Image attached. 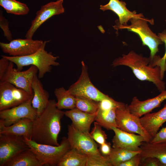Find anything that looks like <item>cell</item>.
Segmentation results:
<instances>
[{"label":"cell","instance_id":"obj_38","mask_svg":"<svg viewBox=\"0 0 166 166\" xmlns=\"http://www.w3.org/2000/svg\"><path fill=\"white\" fill-rule=\"evenodd\" d=\"M1 57L0 59V80L2 79L6 73L10 61L7 59Z\"/></svg>","mask_w":166,"mask_h":166},{"label":"cell","instance_id":"obj_10","mask_svg":"<svg viewBox=\"0 0 166 166\" xmlns=\"http://www.w3.org/2000/svg\"><path fill=\"white\" fill-rule=\"evenodd\" d=\"M14 63L10 61L8 69L0 81L9 82L33 95L32 84L34 75L37 73V68L31 65L27 69L18 71L14 68Z\"/></svg>","mask_w":166,"mask_h":166},{"label":"cell","instance_id":"obj_13","mask_svg":"<svg viewBox=\"0 0 166 166\" xmlns=\"http://www.w3.org/2000/svg\"><path fill=\"white\" fill-rule=\"evenodd\" d=\"M31 99L18 106L0 111V124L10 126L25 118L32 120L38 116L37 111L32 107Z\"/></svg>","mask_w":166,"mask_h":166},{"label":"cell","instance_id":"obj_23","mask_svg":"<svg viewBox=\"0 0 166 166\" xmlns=\"http://www.w3.org/2000/svg\"><path fill=\"white\" fill-rule=\"evenodd\" d=\"M37 156L30 148L18 153L9 160L4 166H42Z\"/></svg>","mask_w":166,"mask_h":166},{"label":"cell","instance_id":"obj_28","mask_svg":"<svg viewBox=\"0 0 166 166\" xmlns=\"http://www.w3.org/2000/svg\"><path fill=\"white\" fill-rule=\"evenodd\" d=\"M0 5L7 13L16 15H25L30 10L26 4L16 0H0Z\"/></svg>","mask_w":166,"mask_h":166},{"label":"cell","instance_id":"obj_12","mask_svg":"<svg viewBox=\"0 0 166 166\" xmlns=\"http://www.w3.org/2000/svg\"><path fill=\"white\" fill-rule=\"evenodd\" d=\"M30 148L23 136L0 134V166L14 156Z\"/></svg>","mask_w":166,"mask_h":166},{"label":"cell","instance_id":"obj_27","mask_svg":"<svg viewBox=\"0 0 166 166\" xmlns=\"http://www.w3.org/2000/svg\"><path fill=\"white\" fill-rule=\"evenodd\" d=\"M117 109L107 111H102L98 109L95 121L102 127L108 130H112V127H117L116 121Z\"/></svg>","mask_w":166,"mask_h":166},{"label":"cell","instance_id":"obj_18","mask_svg":"<svg viewBox=\"0 0 166 166\" xmlns=\"http://www.w3.org/2000/svg\"><path fill=\"white\" fill-rule=\"evenodd\" d=\"M97 112L89 113L75 108L65 112V115L71 119V124L76 129L89 133L91 124L95 121Z\"/></svg>","mask_w":166,"mask_h":166},{"label":"cell","instance_id":"obj_9","mask_svg":"<svg viewBox=\"0 0 166 166\" xmlns=\"http://www.w3.org/2000/svg\"><path fill=\"white\" fill-rule=\"evenodd\" d=\"M31 95L9 82H0V111L18 106L33 98Z\"/></svg>","mask_w":166,"mask_h":166},{"label":"cell","instance_id":"obj_17","mask_svg":"<svg viewBox=\"0 0 166 166\" xmlns=\"http://www.w3.org/2000/svg\"><path fill=\"white\" fill-rule=\"evenodd\" d=\"M100 9L103 11L110 10L115 13L118 17L120 25H126L128 22L132 18H144L142 14H136V11H131L126 7V3L119 0H109L105 5H101Z\"/></svg>","mask_w":166,"mask_h":166},{"label":"cell","instance_id":"obj_26","mask_svg":"<svg viewBox=\"0 0 166 166\" xmlns=\"http://www.w3.org/2000/svg\"><path fill=\"white\" fill-rule=\"evenodd\" d=\"M140 151H135L121 148L112 147L108 157L112 166H118L121 163L140 153Z\"/></svg>","mask_w":166,"mask_h":166},{"label":"cell","instance_id":"obj_6","mask_svg":"<svg viewBox=\"0 0 166 166\" xmlns=\"http://www.w3.org/2000/svg\"><path fill=\"white\" fill-rule=\"evenodd\" d=\"M140 118L131 113L127 104L116 110L117 128L129 133L140 135L144 138L146 142H149L152 138L142 125Z\"/></svg>","mask_w":166,"mask_h":166},{"label":"cell","instance_id":"obj_40","mask_svg":"<svg viewBox=\"0 0 166 166\" xmlns=\"http://www.w3.org/2000/svg\"><path fill=\"white\" fill-rule=\"evenodd\" d=\"M162 166H166V164L162 165Z\"/></svg>","mask_w":166,"mask_h":166},{"label":"cell","instance_id":"obj_19","mask_svg":"<svg viewBox=\"0 0 166 166\" xmlns=\"http://www.w3.org/2000/svg\"><path fill=\"white\" fill-rule=\"evenodd\" d=\"M140 119L143 127L152 138L166 122V104L158 112L147 113Z\"/></svg>","mask_w":166,"mask_h":166},{"label":"cell","instance_id":"obj_3","mask_svg":"<svg viewBox=\"0 0 166 166\" xmlns=\"http://www.w3.org/2000/svg\"><path fill=\"white\" fill-rule=\"evenodd\" d=\"M49 40L44 41L40 48L31 54L22 57H13L2 55L12 62L17 66V69L22 71L23 67L31 65L36 66L38 69V77L39 79L43 78L47 73L50 72L52 66H58L59 62L56 61L58 57L55 56L51 52H48L45 49L47 43Z\"/></svg>","mask_w":166,"mask_h":166},{"label":"cell","instance_id":"obj_1","mask_svg":"<svg viewBox=\"0 0 166 166\" xmlns=\"http://www.w3.org/2000/svg\"><path fill=\"white\" fill-rule=\"evenodd\" d=\"M56 102L50 100L43 112L32 120L31 138L36 142L55 146L60 144L58 137L65 112L58 109Z\"/></svg>","mask_w":166,"mask_h":166},{"label":"cell","instance_id":"obj_33","mask_svg":"<svg viewBox=\"0 0 166 166\" xmlns=\"http://www.w3.org/2000/svg\"><path fill=\"white\" fill-rule=\"evenodd\" d=\"M125 103L116 101L108 97L99 101V109L102 111H107L114 108L121 107Z\"/></svg>","mask_w":166,"mask_h":166},{"label":"cell","instance_id":"obj_2","mask_svg":"<svg viewBox=\"0 0 166 166\" xmlns=\"http://www.w3.org/2000/svg\"><path fill=\"white\" fill-rule=\"evenodd\" d=\"M112 65L127 66L139 80L152 82L160 92L165 89V83L161 78L160 68L154 65L149 57H144L132 50L116 59Z\"/></svg>","mask_w":166,"mask_h":166},{"label":"cell","instance_id":"obj_41","mask_svg":"<svg viewBox=\"0 0 166 166\" xmlns=\"http://www.w3.org/2000/svg\"><path fill=\"white\" fill-rule=\"evenodd\" d=\"M165 22H166V19L165 20Z\"/></svg>","mask_w":166,"mask_h":166},{"label":"cell","instance_id":"obj_16","mask_svg":"<svg viewBox=\"0 0 166 166\" xmlns=\"http://www.w3.org/2000/svg\"><path fill=\"white\" fill-rule=\"evenodd\" d=\"M166 99V89L160 92L156 97L141 101L134 97L132 98L128 109L134 115L140 118L144 114L150 113L154 109L160 107L161 103Z\"/></svg>","mask_w":166,"mask_h":166},{"label":"cell","instance_id":"obj_39","mask_svg":"<svg viewBox=\"0 0 166 166\" xmlns=\"http://www.w3.org/2000/svg\"><path fill=\"white\" fill-rule=\"evenodd\" d=\"M100 145L98 149L101 154L103 156H108L110 153L112 148L110 142L106 141Z\"/></svg>","mask_w":166,"mask_h":166},{"label":"cell","instance_id":"obj_25","mask_svg":"<svg viewBox=\"0 0 166 166\" xmlns=\"http://www.w3.org/2000/svg\"><path fill=\"white\" fill-rule=\"evenodd\" d=\"M54 94L57 99L56 106L60 109H71L75 108V97L64 87L56 88Z\"/></svg>","mask_w":166,"mask_h":166},{"label":"cell","instance_id":"obj_30","mask_svg":"<svg viewBox=\"0 0 166 166\" xmlns=\"http://www.w3.org/2000/svg\"><path fill=\"white\" fill-rule=\"evenodd\" d=\"M158 36L163 43L165 44V52L162 57L156 55L153 59L152 61L155 65L160 67L161 78L163 80L166 71V30H165L161 33H159Z\"/></svg>","mask_w":166,"mask_h":166},{"label":"cell","instance_id":"obj_20","mask_svg":"<svg viewBox=\"0 0 166 166\" xmlns=\"http://www.w3.org/2000/svg\"><path fill=\"white\" fill-rule=\"evenodd\" d=\"M37 75L35 74L32 81V88L33 97L32 100L33 108L37 111L38 116L46 107L49 101L48 92L44 89L43 85Z\"/></svg>","mask_w":166,"mask_h":166},{"label":"cell","instance_id":"obj_34","mask_svg":"<svg viewBox=\"0 0 166 166\" xmlns=\"http://www.w3.org/2000/svg\"><path fill=\"white\" fill-rule=\"evenodd\" d=\"M0 27L2 30L4 36L10 42L12 40V34L9 28L8 20L3 16L2 11L0 12Z\"/></svg>","mask_w":166,"mask_h":166},{"label":"cell","instance_id":"obj_22","mask_svg":"<svg viewBox=\"0 0 166 166\" xmlns=\"http://www.w3.org/2000/svg\"><path fill=\"white\" fill-rule=\"evenodd\" d=\"M141 159L148 157L158 159L161 166L166 164V143H153L144 142L140 146Z\"/></svg>","mask_w":166,"mask_h":166},{"label":"cell","instance_id":"obj_24","mask_svg":"<svg viewBox=\"0 0 166 166\" xmlns=\"http://www.w3.org/2000/svg\"><path fill=\"white\" fill-rule=\"evenodd\" d=\"M87 155L71 148L63 156L57 166H86Z\"/></svg>","mask_w":166,"mask_h":166},{"label":"cell","instance_id":"obj_14","mask_svg":"<svg viewBox=\"0 0 166 166\" xmlns=\"http://www.w3.org/2000/svg\"><path fill=\"white\" fill-rule=\"evenodd\" d=\"M63 0L50 2L41 7L38 11L34 19L32 21L29 29L25 37L32 39L38 29L45 21L52 16L63 13L65 11L63 6Z\"/></svg>","mask_w":166,"mask_h":166},{"label":"cell","instance_id":"obj_8","mask_svg":"<svg viewBox=\"0 0 166 166\" xmlns=\"http://www.w3.org/2000/svg\"><path fill=\"white\" fill-rule=\"evenodd\" d=\"M67 139L71 148H73L87 155L101 156L95 141L90 133L81 132L71 124L68 126Z\"/></svg>","mask_w":166,"mask_h":166},{"label":"cell","instance_id":"obj_7","mask_svg":"<svg viewBox=\"0 0 166 166\" xmlns=\"http://www.w3.org/2000/svg\"><path fill=\"white\" fill-rule=\"evenodd\" d=\"M82 69L78 80L71 85L68 90L75 96L85 97L99 101L109 97L98 90L91 82L87 66L83 61L81 62Z\"/></svg>","mask_w":166,"mask_h":166},{"label":"cell","instance_id":"obj_4","mask_svg":"<svg viewBox=\"0 0 166 166\" xmlns=\"http://www.w3.org/2000/svg\"><path fill=\"white\" fill-rule=\"evenodd\" d=\"M24 140L30 149L35 153L43 166H55L64 155L71 149L66 137L62 138L61 144L57 146L41 144L23 137Z\"/></svg>","mask_w":166,"mask_h":166},{"label":"cell","instance_id":"obj_35","mask_svg":"<svg viewBox=\"0 0 166 166\" xmlns=\"http://www.w3.org/2000/svg\"><path fill=\"white\" fill-rule=\"evenodd\" d=\"M150 142L153 143H166V126L158 131Z\"/></svg>","mask_w":166,"mask_h":166},{"label":"cell","instance_id":"obj_31","mask_svg":"<svg viewBox=\"0 0 166 166\" xmlns=\"http://www.w3.org/2000/svg\"><path fill=\"white\" fill-rule=\"evenodd\" d=\"M102 126L96 121L94 122V127L90 134L96 142L100 145L106 142L107 135L101 128Z\"/></svg>","mask_w":166,"mask_h":166},{"label":"cell","instance_id":"obj_5","mask_svg":"<svg viewBox=\"0 0 166 166\" xmlns=\"http://www.w3.org/2000/svg\"><path fill=\"white\" fill-rule=\"evenodd\" d=\"M130 25H122L119 23L113 26L115 29H126L128 31L137 34L140 38L142 45L146 46L150 53L149 57L152 60L159 51L158 46L163 44L158 36L152 32L149 27L147 22L154 24L153 19H149L143 18H132L129 20Z\"/></svg>","mask_w":166,"mask_h":166},{"label":"cell","instance_id":"obj_37","mask_svg":"<svg viewBox=\"0 0 166 166\" xmlns=\"http://www.w3.org/2000/svg\"><path fill=\"white\" fill-rule=\"evenodd\" d=\"M161 163L156 158L148 157L141 159L140 166H161Z\"/></svg>","mask_w":166,"mask_h":166},{"label":"cell","instance_id":"obj_29","mask_svg":"<svg viewBox=\"0 0 166 166\" xmlns=\"http://www.w3.org/2000/svg\"><path fill=\"white\" fill-rule=\"evenodd\" d=\"M75 108L83 112L93 113L99 109V101L85 97L76 96Z\"/></svg>","mask_w":166,"mask_h":166},{"label":"cell","instance_id":"obj_11","mask_svg":"<svg viewBox=\"0 0 166 166\" xmlns=\"http://www.w3.org/2000/svg\"><path fill=\"white\" fill-rule=\"evenodd\" d=\"M42 40H34L32 39L18 38L12 40L9 43L0 42L2 51L13 57L27 56L37 51L42 45Z\"/></svg>","mask_w":166,"mask_h":166},{"label":"cell","instance_id":"obj_36","mask_svg":"<svg viewBox=\"0 0 166 166\" xmlns=\"http://www.w3.org/2000/svg\"><path fill=\"white\" fill-rule=\"evenodd\" d=\"M140 153L136 154L128 160L121 163L118 166H140L141 160Z\"/></svg>","mask_w":166,"mask_h":166},{"label":"cell","instance_id":"obj_32","mask_svg":"<svg viewBox=\"0 0 166 166\" xmlns=\"http://www.w3.org/2000/svg\"><path fill=\"white\" fill-rule=\"evenodd\" d=\"M86 166H112L108 156L87 155Z\"/></svg>","mask_w":166,"mask_h":166},{"label":"cell","instance_id":"obj_21","mask_svg":"<svg viewBox=\"0 0 166 166\" xmlns=\"http://www.w3.org/2000/svg\"><path fill=\"white\" fill-rule=\"evenodd\" d=\"M32 122V120L25 118L8 126L0 124V134L22 136L30 138Z\"/></svg>","mask_w":166,"mask_h":166},{"label":"cell","instance_id":"obj_15","mask_svg":"<svg viewBox=\"0 0 166 166\" xmlns=\"http://www.w3.org/2000/svg\"><path fill=\"white\" fill-rule=\"evenodd\" d=\"M111 129L114 133L112 140L113 148L119 147L132 151H140L142 143L145 142L144 138L140 135L129 133L117 127H112Z\"/></svg>","mask_w":166,"mask_h":166}]
</instances>
